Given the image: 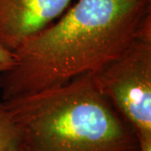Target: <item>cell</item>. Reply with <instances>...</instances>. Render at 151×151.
<instances>
[{
	"label": "cell",
	"instance_id": "cell-1",
	"mask_svg": "<svg viewBox=\"0 0 151 151\" xmlns=\"http://www.w3.org/2000/svg\"><path fill=\"white\" fill-rule=\"evenodd\" d=\"M150 17V0H77L56 23L14 51L16 64L0 73L1 100L97 72L129 46Z\"/></svg>",
	"mask_w": 151,
	"mask_h": 151
},
{
	"label": "cell",
	"instance_id": "cell-2",
	"mask_svg": "<svg viewBox=\"0 0 151 151\" xmlns=\"http://www.w3.org/2000/svg\"><path fill=\"white\" fill-rule=\"evenodd\" d=\"M3 103L24 151H139L134 131L98 90L92 73Z\"/></svg>",
	"mask_w": 151,
	"mask_h": 151
},
{
	"label": "cell",
	"instance_id": "cell-3",
	"mask_svg": "<svg viewBox=\"0 0 151 151\" xmlns=\"http://www.w3.org/2000/svg\"><path fill=\"white\" fill-rule=\"evenodd\" d=\"M92 76L137 139L151 138V17L129 46Z\"/></svg>",
	"mask_w": 151,
	"mask_h": 151
},
{
	"label": "cell",
	"instance_id": "cell-4",
	"mask_svg": "<svg viewBox=\"0 0 151 151\" xmlns=\"http://www.w3.org/2000/svg\"><path fill=\"white\" fill-rule=\"evenodd\" d=\"M71 0H0V44L14 51L20 44L52 24Z\"/></svg>",
	"mask_w": 151,
	"mask_h": 151
},
{
	"label": "cell",
	"instance_id": "cell-5",
	"mask_svg": "<svg viewBox=\"0 0 151 151\" xmlns=\"http://www.w3.org/2000/svg\"><path fill=\"white\" fill-rule=\"evenodd\" d=\"M0 151H24L18 129L0 98Z\"/></svg>",
	"mask_w": 151,
	"mask_h": 151
},
{
	"label": "cell",
	"instance_id": "cell-6",
	"mask_svg": "<svg viewBox=\"0 0 151 151\" xmlns=\"http://www.w3.org/2000/svg\"><path fill=\"white\" fill-rule=\"evenodd\" d=\"M16 64V57L13 51L0 44V73L9 70Z\"/></svg>",
	"mask_w": 151,
	"mask_h": 151
},
{
	"label": "cell",
	"instance_id": "cell-7",
	"mask_svg": "<svg viewBox=\"0 0 151 151\" xmlns=\"http://www.w3.org/2000/svg\"><path fill=\"white\" fill-rule=\"evenodd\" d=\"M139 151H151V138L138 139Z\"/></svg>",
	"mask_w": 151,
	"mask_h": 151
},
{
	"label": "cell",
	"instance_id": "cell-8",
	"mask_svg": "<svg viewBox=\"0 0 151 151\" xmlns=\"http://www.w3.org/2000/svg\"><path fill=\"white\" fill-rule=\"evenodd\" d=\"M150 1H151V0H150Z\"/></svg>",
	"mask_w": 151,
	"mask_h": 151
}]
</instances>
